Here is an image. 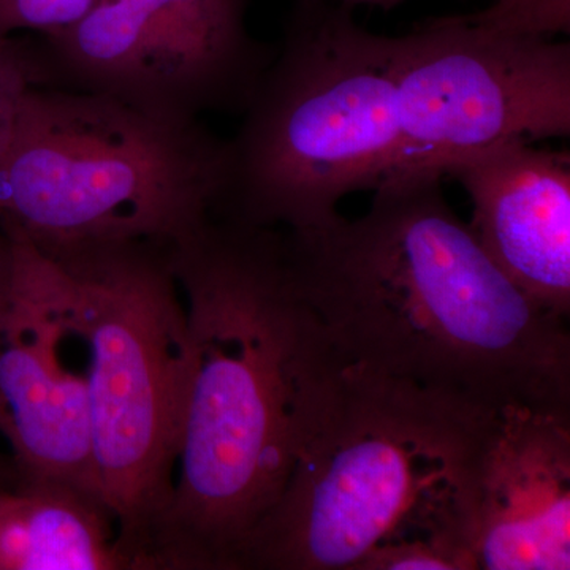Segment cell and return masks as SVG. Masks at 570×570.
Masks as SVG:
<instances>
[{
	"instance_id": "1",
	"label": "cell",
	"mask_w": 570,
	"mask_h": 570,
	"mask_svg": "<svg viewBox=\"0 0 570 570\" xmlns=\"http://www.w3.org/2000/svg\"><path fill=\"white\" fill-rule=\"evenodd\" d=\"M189 330L174 494L154 570H235L332 396L340 356L299 294L281 228L212 216L168 243Z\"/></svg>"
},
{
	"instance_id": "2",
	"label": "cell",
	"mask_w": 570,
	"mask_h": 570,
	"mask_svg": "<svg viewBox=\"0 0 570 570\" xmlns=\"http://www.w3.org/2000/svg\"><path fill=\"white\" fill-rule=\"evenodd\" d=\"M434 170L390 176L358 219L283 230L299 294L341 362L501 407H570L569 318L517 287Z\"/></svg>"
},
{
	"instance_id": "3",
	"label": "cell",
	"mask_w": 570,
	"mask_h": 570,
	"mask_svg": "<svg viewBox=\"0 0 570 570\" xmlns=\"http://www.w3.org/2000/svg\"><path fill=\"white\" fill-rule=\"evenodd\" d=\"M494 409L341 362L316 431L235 570H365L403 546L478 570L475 468Z\"/></svg>"
},
{
	"instance_id": "4",
	"label": "cell",
	"mask_w": 570,
	"mask_h": 570,
	"mask_svg": "<svg viewBox=\"0 0 570 570\" xmlns=\"http://www.w3.org/2000/svg\"><path fill=\"white\" fill-rule=\"evenodd\" d=\"M401 36L356 22L348 3L298 0L242 127L227 140L214 216L313 230L395 171Z\"/></svg>"
},
{
	"instance_id": "5",
	"label": "cell",
	"mask_w": 570,
	"mask_h": 570,
	"mask_svg": "<svg viewBox=\"0 0 570 570\" xmlns=\"http://www.w3.org/2000/svg\"><path fill=\"white\" fill-rule=\"evenodd\" d=\"M227 140L96 92L31 88L0 154V230L45 254L174 243L214 216Z\"/></svg>"
},
{
	"instance_id": "6",
	"label": "cell",
	"mask_w": 570,
	"mask_h": 570,
	"mask_svg": "<svg viewBox=\"0 0 570 570\" xmlns=\"http://www.w3.org/2000/svg\"><path fill=\"white\" fill-rule=\"evenodd\" d=\"M47 255L73 288L100 493L137 570H154L151 543L174 494L189 370L186 306L168 243L127 239Z\"/></svg>"
},
{
	"instance_id": "7",
	"label": "cell",
	"mask_w": 570,
	"mask_h": 570,
	"mask_svg": "<svg viewBox=\"0 0 570 570\" xmlns=\"http://www.w3.org/2000/svg\"><path fill=\"white\" fill-rule=\"evenodd\" d=\"M247 0H99L66 28L28 32L36 88L115 97L170 121L243 112L275 52Z\"/></svg>"
},
{
	"instance_id": "8",
	"label": "cell",
	"mask_w": 570,
	"mask_h": 570,
	"mask_svg": "<svg viewBox=\"0 0 570 570\" xmlns=\"http://www.w3.org/2000/svg\"><path fill=\"white\" fill-rule=\"evenodd\" d=\"M396 118L390 176L442 174L464 154L513 138L569 137L570 45L498 31L478 13L426 22L401 36Z\"/></svg>"
},
{
	"instance_id": "9",
	"label": "cell",
	"mask_w": 570,
	"mask_h": 570,
	"mask_svg": "<svg viewBox=\"0 0 570 570\" xmlns=\"http://www.w3.org/2000/svg\"><path fill=\"white\" fill-rule=\"evenodd\" d=\"M6 236L0 436L10 448V474L63 483L104 502L94 463L86 366L73 362V347L81 340L70 277L32 243Z\"/></svg>"
},
{
	"instance_id": "10",
	"label": "cell",
	"mask_w": 570,
	"mask_h": 570,
	"mask_svg": "<svg viewBox=\"0 0 570 570\" xmlns=\"http://www.w3.org/2000/svg\"><path fill=\"white\" fill-rule=\"evenodd\" d=\"M478 570L570 569V407L504 404L480 442Z\"/></svg>"
},
{
	"instance_id": "11",
	"label": "cell",
	"mask_w": 570,
	"mask_h": 570,
	"mask_svg": "<svg viewBox=\"0 0 570 570\" xmlns=\"http://www.w3.org/2000/svg\"><path fill=\"white\" fill-rule=\"evenodd\" d=\"M472 202L480 246L540 306L570 316V157L513 138L442 170Z\"/></svg>"
},
{
	"instance_id": "12",
	"label": "cell",
	"mask_w": 570,
	"mask_h": 570,
	"mask_svg": "<svg viewBox=\"0 0 570 570\" xmlns=\"http://www.w3.org/2000/svg\"><path fill=\"white\" fill-rule=\"evenodd\" d=\"M0 570H137L99 499L59 482L0 478Z\"/></svg>"
},
{
	"instance_id": "13",
	"label": "cell",
	"mask_w": 570,
	"mask_h": 570,
	"mask_svg": "<svg viewBox=\"0 0 570 570\" xmlns=\"http://www.w3.org/2000/svg\"><path fill=\"white\" fill-rule=\"evenodd\" d=\"M478 17L498 31L554 39L570 32V0H494Z\"/></svg>"
},
{
	"instance_id": "14",
	"label": "cell",
	"mask_w": 570,
	"mask_h": 570,
	"mask_svg": "<svg viewBox=\"0 0 570 570\" xmlns=\"http://www.w3.org/2000/svg\"><path fill=\"white\" fill-rule=\"evenodd\" d=\"M36 88L28 32L0 39V154L9 145L22 100Z\"/></svg>"
},
{
	"instance_id": "15",
	"label": "cell",
	"mask_w": 570,
	"mask_h": 570,
	"mask_svg": "<svg viewBox=\"0 0 570 570\" xmlns=\"http://www.w3.org/2000/svg\"><path fill=\"white\" fill-rule=\"evenodd\" d=\"M99 0H0V39L48 32L80 20Z\"/></svg>"
},
{
	"instance_id": "16",
	"label": "cell",
	"mask_w": 570,
	"mask_h": 570,
	"mask_svg": "<svg viewBox=\"0 0 570 570\" xmlns=\"http://www.w3.org/2000/svg\"><path fill=\"white\" fill-rule=\"evenodd\" d=\"M344 3H370V6H379L384 7V9H389V7L397 6V3L403 2V0H341Z\"/></svg>"
},
{
	"instance_id": "17",
	"label": "cell",
	"mask_w": 570,
	"mask_h": 570,
	"mask_svg": "<svg viewBox=\"0 0 570 570\" xmlns=\"http://www.w3.org/2000/svg\"><path fill=\"white\" fill-rule=\"evenodd\" d=\"M7 254H9V239L6 234L0 230V272H2L3 265H6Z\"/></svg>"
},
{
	"instance_id": "18",
	"label": "cell",
	"mask_w": 570,
	"mask_h": 570,
	"mask_svg": "<svg viewBox=\"0 0 570 570\" xmlns=\"http://www.w3.org/2000/svg\"><path fill=\"white\" fill-rule=\"evenodd\" d=\"M10 471V456L6 455V453H0V478L2 475L9 474Z\"/></svg>"
}]
</instances>
